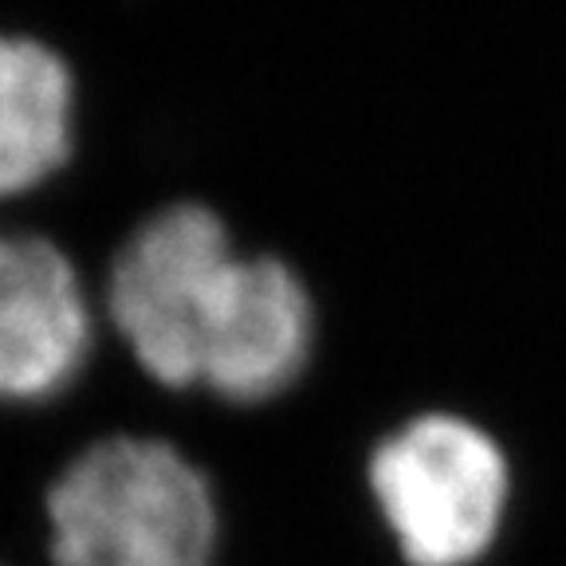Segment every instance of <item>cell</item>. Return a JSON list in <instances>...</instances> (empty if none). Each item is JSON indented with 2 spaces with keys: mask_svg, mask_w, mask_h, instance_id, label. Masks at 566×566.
I'll return each mask as SVG.
<instances>
[{
  "mask_svg": "<svg viewBox=\"0 0 566 566\" xmlns=\"http://www.w3.org/2000/svg\"><path fill=\"white\" fill-rule=\"evenodd\" d=\"M221 512L212 484L158 437H106L48 488L52 566H212Z\"/></svg>",
  "mask_w": 566,
  "mask_h": 566,
  "instance_id": "cell-1",
  "label": "cell"
},
{
  "mask_svg": "<svg viewBox=\"0 0 566 566\" xmlns=\"http://www.w3.org/2000/svg\"><path fill=\"white\" fill-rule=\"evenodd\" d=\"M240 252L221 212L166 205L118 248L106 311L134 363L166 389H197L209 338L229 300Z\"/></svg>",
  "mask_w": 566,
  "mask_h": 566,
  "instance_id": "cell-2",
  "label": "cell"
},
{
  "mask_svg": "<svg viewBox=\"0 0 566 566\" xmlns=\"http://www.w3.org/2000/svg\"><path fill=\"white\" fill-rule=\"evenodd\" d=\"M370 492L409 566H472L504 527V449L457 413H421L381 437Z\"/></svg>",
  "mask_w": 566,
  "mask_h": 566,
  "instance_id": "cell-3",
  "label": "cell"
},
{
  "mask_svg": "<svg viewBox=\"0 0 566 566\" xmlns=\"http://www.w3.org/2000/svg\"><path fill=\"white\" fill-rule=\"evenodd\" d=\"M95 323L63 248L0 232V401L44 406L83 378Z\"/></svg>",
  "mask_w": 566,
  "mask_h": 566,
  "instance_id": "cell-4",
  "label": "cell"
},
{
  "mask_svg": "<svg viewBox=\"0 0 566 566\" xmlns=\"http://www.w3.org/2000/svg\"><path fill=\"white\" fill-rule=\"evenodd\" d=\"M315 350V307L280 256H240L201 366V389L232 406L280 398Z\"/></svg>",
  "mask_w": 566,
  "mask_h": 566,
  "instance_id": "cell-5",
  "label": "cell"
},
{
  "mask_svg": "<svg viewBox=\"0 0 566 566\" xmlns=\"http://www.w3.org/2000/svg\"><path fill=\"white\" fill-rule=\"evenodd\" d=\"M75 146V80L60 52L0 32V201L32 193Z\"/></svg>",
  "mask_w": 566,
  "mask_h": 566,
  "instance_id": "cell-6",
  "label": "cell"
},
{
  "mask_svg": "<svg viewBox=\"0 0 566 566\" xmlns=\"http://www.w3.org/2000/svg\"><path fill=\"white\" fill-rule=\"evenodd\" d=\"M0 566H4V563H0Z\"/></svg>",
  "mask_w": 566,
  "mask_h": 566,
  "instance_id": "cell-7",
  "label": "cell"
}]
</instances>
